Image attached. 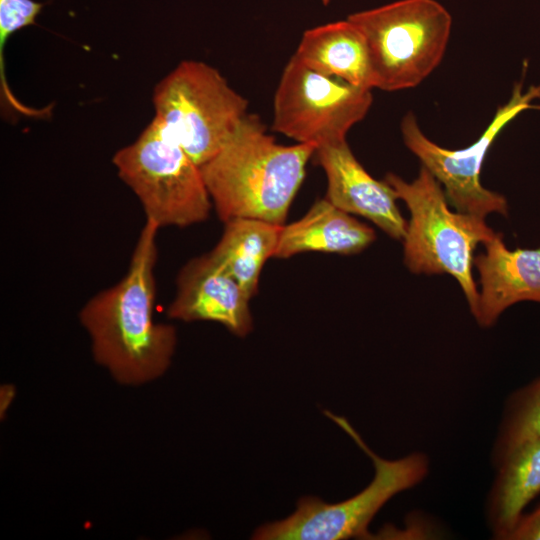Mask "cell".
<instances>
[{"label": "cell", "instance_id": "cell-18", "mask_svg": "<svg viewBox=\"0 0 540 540\" xmlns=\"http://www.w3.org/2000/svg\"><path fill=\"white\" fill-rule=\"evenodd\" d=\"M509 540H540V505L521 517Z\"/></svg>", "mask_w": 540, "mask_h": 540}, {"label": "cell", "instance_id": "cell-17", "mask_svg": "<svg viewBox=\"0 0 540 540\" xmlns=\"http://www.w3.org/2000/svg\"><path fill=\"white\" fill-rule=\"evenodd\" d=\"M535 437H540V377L506 399L492 448L493 465L517 445Z\"/></svg>", "mask_w": 540, "mask_h": 540}, {"label": "cell", "instance_id": "cell-15", "mask_svg": "<svg viewBox=\"0 0 540 540\" xmlns=\"http://www.w3.org/2000/svg\"><path fill=\"white\" fill-rule=\"evenodd\" d=\"M294 56L320 74L374 88L366 40L348 19L306 30Z\"/></svg>", "mask_w": 540, "mask_h": 540}, {"label": "cell", "instance_id": "cell-12", "mask_svg": "<svg viewBox=\"0 0 540 540\" xmlns=\"http://www.w3.org/2000/svg\"><path fill=\"white\" fill-rule=\"evenodd\" d=\"M483 244L484 252L474 257L481 290L472 315L487 328L517 302L540 303V248L511 251L500 233Z\"/></svg>", "mask_w": 540, "mask_h": 540}, {"label": "cell", "instance_id": "cell-10", "mask_svg": "<svg viewBox=\"0 0 540 540\" xmlns=\"http://www.w3.org/2000/svg\"><path fill=\"white\" fill-rule=\"evenodd\" d=\"M176 286L167 308L169 318L217 322L239 337L251 332L250 298L211 253L188 261L179 271Z\"/></svg>", "mask_w": 540, "mask_h": 540}, {"label": "cell", "instance_id": "cell-4", "mask_svg": "<svg viewBox=\"0 0 540 540\" xmlns=\"http://www.w3.org/2000/svg\"><path fill=\"white\" fill-rule=\"evenodd\" d=\"M347 19L366 40L373 87L389 92L416 87L437 68L452 27L436 0H398Z\"/></svg>", "mask_w": 540, "mask_h": 540}, {"label": "cell", "instance_id": "cell-13", "mask_svg": "<svg viewBox=\"0 0 540 540\" xmlns=\"http://www.w3.org/2000/svg\"><path fill=\"white\" fill-rule=\"evenodd\" d=\"M375 238L371 227L324 198L316 201L301 219L281 226L274 257L289 258L305 252L353 255Z\"/></svg>", "mask_w": 540, "mask_h": 540}, {"label": "cell", "instance_id": "cell-2", "mask_svg": "<svg viewBox=\"0 0 540 540\" xmlns=\"http://www.w3.org/2000/svg\"><path fill=\"white\" fill-rule=\"evenodd\" d=\"M316 147L278 144L257 115L247 114L222 149L200 166L218 217L283 225Z\"/></svg>", "mask_w": 540, "mask_h": 540}, {"label": "cell", "instance_id": "cell-11", "mask_svg": "<svg viewBox=\"0 0 540 540\" xmlns=\"http://www.w3.org/2000/svg\"><path fill=\"white\" fill-rule=\"evenodd\" d=\"M313 156L326 174L329 202L370 220L391 238L403 240L407 222L396 204L395 191L365 170L346 140L316 148Z\"/></svg>", "mask_w": 540, "mask_h": 540}, {"label": "cell", "instance_id": "cell-9", "mask_svg": "<svg viewBox=\"0 0 540 540\" xmlns=\"http://www.w3.org/2000/svg\"><path fill=\"white\" fill-rule=\"evenodd\" d=\"M535 99H540V84L523 91L522 82L516 83L510 99L497 109L481 136L458 150L445 149L431 141L420 129L415 115L408 112L400 125L403 141L442 185L447 200L458 212L484 219L494 212L507 216V200L481 184V169L500 131L521 112L540 109V105L532 104Z\"/></svg>", "mask_w": 540, "mask_h": 540}, {"label": "cell", "instance_id": "cell-6", "mask_svg": "<svg viewBox=\"0 0 540 540\" xmlns=\"http://www.w3.org/2000/svg\"><path fill=\"white\" fill-rule=\"evenodd\" d=\"M346 431L370 457L374 478L358 494L338 503H327L313 496L299 499L294 513L255 530L258 540H342L368 538V526L378 511L395 495L421 483L429 472V458L413 452L395 460L376 455L348 421L324 412Z\"/></svg>", "mask_w": 540, "mask_h": 540}, {"label": "cell", "instance_id": "cell-7", "mask_svg": "<svg viewBox=\"0 0 540 540\" xmlns=\"http://www.w3.org/2000/svg\"><path fill=\"white\" fill-rule=\"evenodd\" d=\"M155 116L199 166L214 157L247 115L248 101L214 67L180 62L153 92Z\"/></svg>", "mask_w": 540, "mask_h": 540}, {"label": "cell", "instance_id": "cell-16", "mask_svg": "<svg viewBox=\"0 0 540 540\" xmlns=\"http://www.w3.org/2000/svg\"><path fill=\"white\" fill-rule=\"evenodd\" d=\"M281 226L250 218L227 221L219 242L210 252L250 299L257 293L264 264L274 257Z\"/></svg>", "mask_w": 540, "mask_h": 540}, {"label": "cell", "instance_id": "cell-3", "mask_svg": "<svg viewBox=\"0 0 540 540\" xmlns=\"http://www.w3.org/2000/svg\"><path fill=\"white\" fill-rule=\"evenodd\" d=\"M384 180L410 211L403 238L405 265L416 274H450L473 314L479 297L472 274L474 250L496 232L484 218L452 212L442 185L424 166L411 182L394 173H387Z\"/></svg>", "mask_w": 540, "mask_h": 540}, {"label": "cell", "instance_id": "cell-14", "mask_svg": "<svg viewBox=\"0 0 540 540\" xmlns=\"http://www.w3.org/2000/svg\"><path fill=\"white\" fill-rule=\"evenodd\" d=\"M494 467L486 521L493 538L509 540L525 507L540 494V437L520 443Z\"/></svg>", "mask_w": 540, "mask_h": 540}, {"label": "cell", "instance_id": "cell-1", "mask_svg": "<svg viewBox=\"0 0 540 540\" xmlns=\"http://www.w3.org/2000/svg\"><path fill=\"white\" fill-rule=\"evenodd\" d=\"M159 229L146 220L126 274L92 296L79 313L95 361L121 384H143L161 376L176 346L174 327L153 319Z\"/></svg>", "mask_w": 540, "mask_h": 540}, {"label": "cell", "instance_id": "cell-5", "mask_svg": "<svg viewBox=\"0 0 540 540\" xmlns=\"http://www.w3.org/2000/svg\"><path fill=\"white\" fill-rule=\"evenodd\" d=\"M112 162L120 179L139 199L146 220L159 228L205 221L212 201L201 168L156 117Z\"/></svg>", "mask_w": 540, "mask_h": 540}, {"label": "cell", "instance_id": "cell-19", "mask_svg": "<svg viewBox=\"0 0 540 540\" xmlns=\"http://www.w3.org/2000/svg\"><path fill=\"white\" fill-rule=\"evenodd\" d=\"M324 5H328L330 0H321Z\"/></svg>", "mask_w": 540, "mask_h": 540}, {"label": "cell", "instance_id": "cell-8", "mask_svg": "<svg viewBox=\"0 0 540 540\" xmlns=\"http://www.w3.org/2000/svg\"><path fill=\"white\" fill-rule=\"evenodd\" d=\"M372 102L371 89L320 74L293 55L275 92L272 129L319 148L346 140Z\"/></svg>", "mask_w": 540, "mask_h": 540}]
</instances>
